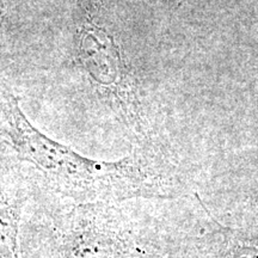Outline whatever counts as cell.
I'll list each match as a JSON object with an SVG mask.
<instances>
[{"mask_svg": "<svg viewBox=\"0 0 258 258\" xmlns=\"http://www.w3.org/2000/svg\"><path fill=\"white\" fill-rule=\"evenodd\" d=\"M120 202L76 203L22 225L23 258H167L215 225L199 215L147 214Z\"/></svg>", "mask_w": 258, "mask_h": 258, "instance_id": "obj_1", "label": "cell"}, {"mask_svg": "<svg viewBox=\"0 0 258 258\" xmlns=\"http://www.w3.org/2000/svg\"><path fill=\"white\" fill-rule=\"evenodd\" d=\"M0 139L14 148L18 159L36 167L50 188L77 203L169 196L171 171L158 151L137 152L117 161L90 159L35 128L10 92L0 93Z\"/></svg>", "mask_w": 258, "mask_h": 258, "instance_id": "obj_2", "label": "cell"}, {"mask_svg": "<svg viewBox=\"0 0 258 258\" xmlns=\"http://www.w3.org/2000/svg\"><path fill=\"white\" fill-rule=\"evenodd\" d=\"M28 195L8 167L0 165V258H23L21 230Z\"/></svg>", "mask_w": 258, "mask_h": 258, "instance_id": "obj_3", "label": "cell"}, {"mask_svg": "<svg viewBox=\"0 0 258 258\" xmlns=\"http://www.w3.org/2000/svg\"><path fill=\"white\" fill-rule=\"evenodd\" d=\"M217 220L224 233L218 258H258V194L237 220Z\"/></svg>", "mask_w": 258, "mask_h": 258, "instance_id": "obj_4", "label": "cell"}, {"mask_svg": "<svg viewBox=\"0 0 258 258\" xmlns=\"http://www.w3.org/2000/svg\"><path fill=\"white\" fill-rule=\"evenodd\" d=\"M222 244V233L215 226L206 233L194 238L167 258H218Z\"/></svg>", "mask_w": 258, "mask_h": 258, "instance_id": "obj_5", "label": "cell"}]
</instances>
